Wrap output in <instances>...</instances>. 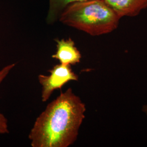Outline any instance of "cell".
Here are the masks:
<instances>
[{"mask_svg":"<svg viewBox=\"0 0 147 147\" xmlns=\"http://www.w3.org/2000/svg\"><path fill=\"white\" fill-rule=\"evenodd\" d=\"M49 75H39L38 80L42 87V100L47 101L53 92L61 89L64 85L70 81H78V75L75 73L71 68V65L59 64L53 66L49 70Z\"/></svg>","mask_w":147,"mask_h":147,"instance_id":"obj_3","label":"cell"},{"mask_svg":"<svg viewBox=\"0 0 147 147\" xmlns=\"http://www.w3.org/2000/svg\"><path fill=\"white\" fill-rule=\"evenodd\" d=\"M142 111L147 116V103L146 104L143 105L142 108Z\"/></svg>","mask_w":147,"mask_h":147,"instance_id":"obj_8","label":"cell"},{"mask_svg":"<svg viewBox=\"0 0 147 147\" xmlns=\"http://www.w3.org/2000/svg\"><path fill=\"white\" fill-rule=\"evenodd\" d=\"M57 43L56 52L52 56L63 64L75 65L80 62L81 54L75 47V42L70 38L67 39L55 40Z\"/></svg>","mask_w":147,"mask_h":147,"instance_id":"obj_4","label":"cell"},{"mask_svg":"<svg viewBox=\"0 0 147 147\" xmlns=\"http://www.w3.org/2000/svg\"><path fill=\"white\" fill-rule=\"evenodd\" d=\"M86 105L71 88L47 105L28 135L32 147H68L77 140Z\"/></svg>","mask_w":147,"mask_h":147,"instance_id":"obj_1","label":"cell"},{"mask_svg":"<svg viewBox=\"0 0 147 147\" xmlns=\"http://www.w3.org/2000/svg\"><path fill=\"white\" fill-rule=\"evenodd\" d=\"M16 65L15 63H13L5 67L0 70V84L5 79L11 70ZM9 132L8 121L5 117L0 113V134H5Z\"/></svg>","mask_w":147,"mask_h":147,"instance_id":"obj_7","label":"cell"},{"mask_svg":"<svg viewBox=\"0 0 147 147\" xmlns=\"http://www.w3.org/2000/svg\"><path fill=\"white\" fill-rule=\"evenodd\" d=\"M121 18L134 17L147 8V0H102Z\"/></svg>","mask_w":147,"mask_h":147,"instance_id":"obj_5","label":"cell"},{"mask_svg":"<svg viewBox=\"0 0 147 147\" xmlns=\"http://www.w3.org/2000/svg\"><path fill=\"white\" fill-rule=\"evenodd\" d=\"M121 18L102 0H86L69 5L59 16L63 24L92 36L110 33L118 28Z\"/></svg>","mask_w":147,"mask_h":147,"instance_id":"obj_2","label":"cell"},{"mask_svg":"<svg viewBox=\"0 0 147 147\" xmlns=\"http://www.w3.org/2000/svg\"><path fill=\"white\" fill-rule=\"evenodd\" d=\"M86 0H49L50 7L47 16V21L53 23L61 14L63 10L70 4Z\"/></svg>","mask_w":147,"mask_h":147,"instance_id":"obj_6","label":"cell"}]
</instances>
